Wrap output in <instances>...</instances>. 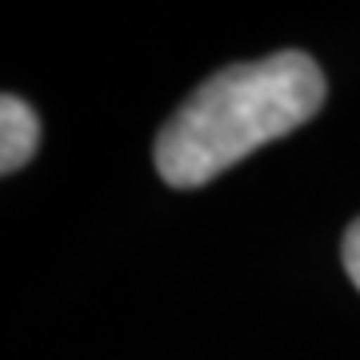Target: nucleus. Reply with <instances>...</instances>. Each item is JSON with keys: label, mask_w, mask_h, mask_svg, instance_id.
I'll return each instance as SVG.
<instances>
[{"label": "nucleus", "mask_w": 360, "mask_h": 360, "mask_svg": "<svg viewBox=\"0 0 360 360\" xmlns=\"http://www.w3.org/2000/svg\"><path fill=\"white\" fill-rule=\"evenodd\" d=\"M324 104V72L304 52H272L208 77L156 136V172L172 188H200L260 144L309 124Z\"/></svg>", "instance_id": "nucleus-1"}, {"label": "nucleus", "mask_w": 360, "mask_h": 360, "mask_svg": "<svg viewBox=\"0 0 360 360\" xmlns=\"http://www.w3.org/2000/svg\"><path fill=\"white\" fill-rule=\"evenodd\" d=\"M40 144V120L16 92H4L0 101V168L16 172L32 160Z\"/></svg>", "instance_id": "nucleus-2"}, {"label": "nucleus", "mask_w": 360, "mask_h": 360, "mask_svg": "<svg viewBox=\"0 0 360 360\" xmlns=\"http://www.w3.org/2000/svg\"><path fill=\"white\" fill-rule=\"evenodd\" d=\"M345 269L352 276V284L360 288V220H352L345 232Z\"/></svg>", "instance_id": "nucleus-3"}]
</instances>
